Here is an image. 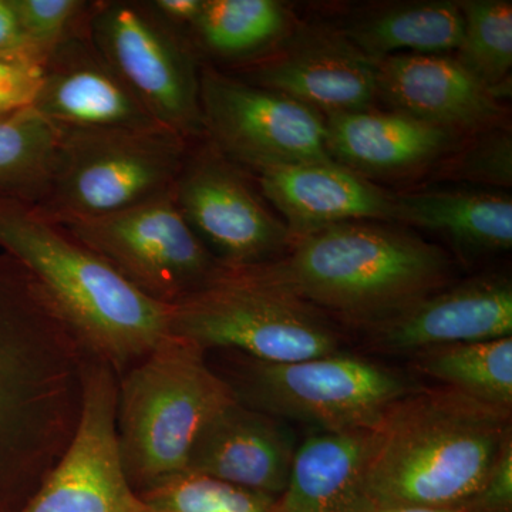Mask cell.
<instances>
[{
  "label": "cell",
  "mask_w": 512,
  "mask_h": 512,
  "mask_svg": "<svg viewBox=\"0 0 512 512\" xmlns=\"http://www.w3.org/2000/svg\"><path fill=\"white\" fill-rule=\"evenodd\" d=\"M62 131L32 106L0 117V197L39 207L55 175Z\"/></svg>",
  "instance_id": "24"
},
{
  "label": "cell",
  "mask_w": 512,
  "mask_h": 512,
  "mask_svg": "<svg viewBox=\"0 0 512 512\" xmlns=\"http://www.w3.org/2000/svg\"><path fill=\"white\" fill-rule=\"evenodd\" d=\"M512 409L454 387H414L369 430L365 487L377 507L470 508L505 447Z\"/></svg>",
  "instance_id": "2"
},
{
  "label": "cell",
  "mask_w": 512,
  "mask_h": 512,
  "mask_svg": "<svg viewBox=\"0 0 512 512\" xmlns=\"http://www.w3.org/2000/svg\"><path fill=\"white\" fill-rule=\"evenodd\" d=\"M372 512H483L470 508L377 507Z\"/></svg>",
  "instance_id": "35"
},
{
  "label": "cell",
  "mask_w": 512,
  "mask_h": 512,
  "mask_svg": "<svg viewBox=\"0 0 512 512\" xmlns=\"http://www.w3.org/2000/svg\"><path fill=\"white\" fill-rule=\"evenodd\" d=\"M258 181L292 237L343 222L393 220V195L336 161L272 168Z\"/></svg>",
  "instance_id": "19"
},
{
  "label": "cell",
  "mask_w": 512,
  "mask_h": 512,
  "mask_svg": "<svg viewBox=\"0 0 512 512\" xmlns=\"http://www.w3.org/2000/svg\"><path fill=\"white\" fill-rule=\"evenodd\" d=\"M0 57L43 64L23 35L10 0H0Z\"/></svg>",
  "instance_id": "33"
},
{
  "label": "cell",
  "mask_w": 512,
  "mask_h": 512,
  "mask_svg": "<svg viewBox=\"0 0 512 512\" xmlns=\"http://www.w3.org/2000/svg\"><path fill=\"white\" fill-rule=\"evenodd\" d=\"M224 352L227 372L218 373L238 402L323 433L370 430L390 404L416 387L390 367L349 353L269 363Z\"/></svg>",
  "instance_id": "7"
},
{
  "label": "cell",
  "mask_w": 512,
  "mask_h": 512,
  "mask_svg": "<svg viewBox=\"0 0 512 512\" xmlns=\"http://www.w3.org/2000/svg\"><path fill=\"white\" fill-rule=\"evenodd\" d=\"M0 249L39 282L84 353L117 375L171 335V306L138 291L33 205L0 197Z\"/></svg>",
  "instance_id": "3"
},
{
  "label": "cell",
  "mask_w": 512,
  "mask_h": 512,
  "mask_svg": "<svg viewBox=\"0 0 512 512\" xmlns=\"http://www.w3.org/2000/svg\"><path fill=\"white\" fill-rule=\"evenodd\" d=\"M295 453L281 420L235 400L200 431L185 471L276 498L288 484Z\"/></svg>",
  "instance_id": "17"
},
{
  "label": "cell",
  "mask_w": 512,
  "mask_h": 512,
  "mask_svg": "<svg viewBox=\"0 0 512 512\" xmlns=\"http://www.w3.org/2000/svg\"><path fill=\"white\" fill-rule=\"evenodd\" d=\"M288 28V12L275 0H202L188 33L218 59H245L268 49Z\"/></svg>",
  "instance_id": "26"
},
{
  "label": "cell",
  "mask_w": 512,
  "mask_h": 512,
  "mask_svg": "<svg viewBox=\"0 0 512 512\" xmlns=\"http://www.w3.org/2000/svg\"><path fill=\"white\" fill-rule=\"evenodd\" d=\"M52 187L36 207L52 221L114 214L173 187L190 141L170 128H60Z\"/></svg>",
  "instance_id": "8"
},
{
  "label": "cell",
  "mask_w": 512,
  "mask_h": 512,
  "mask_svg": "<svg viewBox=\"0 0 512 512\" xmlns=\"http://www.w3.org/2000/svg\"><path fill=\"white\" fill-rule=\"evenodd\" d=\"M200 99L205 136L232 163L259 174L333 161L322 114L285 94L202 67Z\"/></svg>",
  "instance_id": "11"
},
{
  "label": "cell",
  "mask_w": 512,
  "mask_h": 512,
  "mask_svg": "<svg viewBox=\"0 0 512 512\" xmlns=\"http://www.w3.org/2000/svg\"><path fill=\"white\" fill-rule=\"evenodd\" d=\"M325 121L329 156L359 175L416 170L446 153L454 141L453 131L400 111L366 109L332 114Z\"/></svg>",
  "instance_id": "20"
},
{
  "label": "cell",
  "mask_w": 512,
  "mask_h": 512,
  "mask_svg": "<svg viewBox=\"0 0 512 512\" xmlns=\"http://www.w3.org/2000/svg\"><path fill=\"white\" fill-rule=\"evenodd\" d=\"M471 510L512 512V444L498 458Z\"/></svg>",
  "instance_id": "32"
},
{
  "label": "cell",
  "mask_w": 512,
  "mask_h": 512,
  "mask_svg": "<svg viewBox=\"0 0 512 512\" xmlns=\"http://www.w3.org/2000/svg\"><path fill=\"white\" fill-rule=\"evenodd\" d=\"M170 333L207 352L232 350L269 363L340 352L338 332L322 312L255 265L221 264L207 284L171 306Z\"/></svg>",
  "instance_id": "6"
},
{
  "label": "cell",
  "mask_w": 512,
  "mask_h": 512,
  "mask_svg": "<svg viewBox=\"0 0 512 512\" xmlns=\"http://www.w3.org/2000/svg\"><path fill=\"white\" fill-rule=\"evenodd\" d=\"M86 353L49 296L0 249V512H16L69 446Z\"/></svg>",
  "instance_id": "1"
},
{
  "label": "cell",
  "mask_w": 512,
  "mask_h": 512,
  "mask_svg": "<svg viewBox=\"0 0 512 512\" xmlns=\"http://www.w3.org/2000/svg\"><path fill=\"white\" fill-rule=\"evenodd\" d=\"M188 147L175 177L178 210L221 264L244 266L281 258L292 234L249 185L237 164L210 141Z\"/></svg>",
  "instance_id": "13"
},
{
  "label": "cell",
  "mask_w": 512,
  "mask_h": 512,
  "mask_svg": "<svg viewBox=\"0 0 512 512\" xmlns=\"http://www.w3.org/2000/svg\"><path fill=\"white\" fill-rule=\"evenodd\" d=\"M119 375L87 357L79 423L69 446L16 512H156L131 487L117 440Z\"/></svg>",
  "instance_id": "12"
},
{
  "label": "cell",
  "mask_w": 512,
  "mask_h": 512,
  "mask_svg": "<svg viewBox=\"0 0 512 512\" xmlns=\"http://www.w3.org/2000/svg\"><path fill=\"white\" fill-rule=\"evenodd\" d=\"M255 266L318 311L357 326L439 291L451 271L447 255L436 245L367 221L295 235L285 255Z\"/></svg>",
  "instance_id": "4"
},
{
  "label": "cell",
  "mask_w": 512,
  "mask_h": 512,
  "mask_svg": "<svg viewBox=\"0 0 512 512\" xmlns=\"http://www.w3.org/2000/svg\"><path fill=\"white\" fill-rule=\"evenodd\" d=\"M377 69L379 96L433 126L476 130L501 114L497 94L453 57L402 53L380 60Z\"/></svg>",
  "instance_id": "18"
},
{
  "label": "cell",
  "mask_w": 512,
  "mask_h": 512,
  "mask_svg": "<svg viewBox=\"0 0 512 512\" xmlns=\"http://www.w3.org/2000/svg\"><path fill=\"white\" fill-rule=\"evenodd\" d=\"M369 430L312 434L296 448L272 512H372L363 464Z\"/></svg>",
  "instance_id": "21"
},
{
  "label": "cell",
  "mask_w": 512,
  "mask_h": 512,
  "mask_svg": "<svg viewBox=\"0 0 512 512\" xmlns=\"http://www.w3.org/2000/svg\"><path fill=\"white\" fill-rule=\"evenodd\" d=\"M52 222L163 305L187 298L221 265L185 221L171 188L114 214Z\"/></svg>",
  "instance_id": "10"
},
{
  "label": "cell",
  "mask_w": 512,
  "mask_h": 512,
  "mask_svg": "<svg viewBox=\"0 0 512 512\" xmlns=\"http://www.w3.org/2000/svg\"><path fill=\"white\" fill-rule=\"evenodd\" d=\"M464 16L460 3L414 2L376 10L352 23L346 39L380 62L402 55H441L460 49Z\"/></svg>",
  "instance_id": "23"
},
{
  "label": "cell",
  "mask_w": 512,
  "mask_h": 512,
  "mask_svg": "<svg viewBox=\"0 0 512 512\" xmlns=\"http://www.w3.org/2000/svg\"><path fill=\"white\" fill-rule=\"evenodd\" d=\"M393 220L441 232L460 247L505 251L512 245V201L487 191L434 190L393 195Z\"/></svg>",
  "instance_id": "22"
},
{
  "label": "cell",
  "mask_w": 512,
  "mask_h": 512,
  "mask_svg": "<svg viewBox=\"0 0 512 512\" xmlns=\"http://www.w3.org/2000/svg\"><path fill=\"white\" fill-rule=\"evenodd\" d=\"M42 74L43 64L0 57V117L32 106Z\"/></svg>",
  "instance_id": "31"
},
{
  "label": "cell",
  "mask_w": 512,
  "mask_h": 512,
  "mask_svg": "<svg viewBox=\"0 0 512 512\" xmlns=\"http://www.w3.org/2000/svg\"><path fill=\"white\" fill-rule=\"evenodd\" d=\"M10 5L29 46L45 64L57 47L82 29L92 3L82 0H10Z\"/></svg>",
  "instance_id": "29"
},
{
  "label": "cell",
  "mask_w": 512,
  "mask_h": 512,
  "mask_svg": "<svg viewBox=\"0 0 512 512\" xmlns=\"http://www.w3.org/2000/svg\"><path fill=\"white\" fill-rule=\"evenodd\" d=\"M453 174L461 180L511 187L512 143L507 130L488 131L454 160Z\"/></svg>",
  "instance_id": "30"
},
{
  "label": "cell",
  "mask_w": 512,
  "mask_h": 512,
  "mask_svg": "<svg viewBox=\"0 0 512 512\" xmlns=\"http://www.w3.org/2000/svg\"><path fill=\"white\" fill-rule=\"evenodd\" d=\"M412 363L444 386L512 409V336L423 350Z\"/></svg>",
  "instance_id": "25"
},
{
  "label": "cell",
  "mask_w": 512,
  "mask_h": 512,
  "mask_svg": "<svg viewBox=\"0 0 512 512\" xmlns=\"http://www.w3.org/2000/svg\"><path fill=\"white\" fill-rule=\"evenodd\" d=\"M140 495L156 512H272L275 500L190 471L165 478Z\"/></svg>",
  "instance_id": "28"
},
{
  "label": "cell",
  "mask_w": 512,
  "mask_h": 512,
  "mask_svg": "<svg viewBox=\"0 0 512 512\" xmlns=\"http://www.w3.org/2000/svg\"><path fill=\"white\" fill-rule=\"evenodd\" d=\"M87 33L158 124L188 141L205 136L201 70L187 36L158 18L147 2L92 3Z\"/></svg>",
  "instance_id": "9"
},
{
  "label": "cell",
  "mask_w": 512,
  "mask_h": 512,
  "mask_svg": "<svg viewBox=\"0 0 512 512\" xmlns=\"http://www.w3.org/2000/svg\"><path fill=\"white\" fill-rule=\"evenodd\" d=\"M242 80L328 116L369 109L379 96L377 62L346 37L336 35L302 37L279 55L251 67Z\"/></svg>",
  "instance_id": "16"
},
{
  "label": "cell",
  "mask_w": 512,
  "mask_h": 512,
  "mask_svg": "<svg viewBox=\"0 0 512 512\" xmlns=\"http://www.w3.org/2000/svg\"><path fill=\"white\" fill-rule=\"evenodd\" d=\"M32 107L59 128L163 127L104 62L87 23L47 57Z\"/></svg>",
  "instance_id": "15"
},
{
  "label": "cell",
  "mask_w": 512,
  "mask_h": 512,
  "mask_svg": "<svg viewBox=\"0 0 512 512\" xmlns=\"http://www.w3.org/2000/svg\"><path fill=\"white\" fill-rule=\"evenodd\" d=\"M363 328L379 352L410 356L457 343L510 338L511 282L491 276L444 286Z\"/></svg>",
  "instance_id": "14"
},
{
  "label": "cell",
  "mask_w": 512,
  "mask_h": 512,
  "mask_svg": "<svg viewBox=\"0 0 512 512\" xmlns=\"http://www.w3.org/2000/svg\"><path fill=\"white\" fill-rule=\"evenodd\" d=\"M464 36L460 63L497 94L512 67V5L505 0L460 2ZM498 96V94H497Z\"/></svg>",
  "instance_id": "27"
},
{
  "label": "cell",
  "mask_w": 512,
  "mask_h": 512,
  "mask_svg": "<svg viewBox=\"0 0 512 512\" xmlns=\"http://www.w3.org/2000/svg\"><path fill=\"white\" fill-rule=\"evenodd\" d=\"M235 400L207 350L174 335L161 340L119 376L117 440L131 487L140 494L183 473L200 431Z\"/></svg>",
  "instance_id": "5"
},
{
  "label": "cell",
  "mask_w": 512,
  "mask_h": 512,
  "mask_svg": "<svg viewBox=\"0 0 512 512\" xmlns=\"http://www.w3.org/2000/svg\"><path fill=\"white\" fill-rule=\"evenodd\" d=\"M158 18L187 36L202 8V0H153L147 2Z\"/></svg>",
  "instance_id": "34"
}]
</instances>
